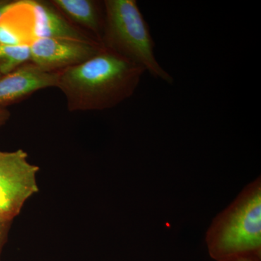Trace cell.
I'll list each match as a JSON object with an SVG mask.
<instances>
[{
	"label": "cell",
	"instance_id": "11",
	"mask_svg": "<svg viewBox=\"0 0 261 261\" xmlns=\"http://www.w3.org/2000/svg\"><path fill=\"white\" fill-rule=\"evenodd\" d=\"M10 116H11V113L7 108L0 109V127L4 126L10 119Z\"/></svg>",
	"mask_w": 261,
	"mask_h": 261
},
{
	"label": "cell",
	"instance_id": "13",
	"mask_svg": "<svg viewBox=\"0 0 261 261\" xmlns=\"http://www.w3.org/2000/svg\"><path fill=\"white\" fill-rule=\"evenodd\" d=\"M11 3L12 1L10 0H0V18Z\"/></svg>",
	"mask_w": 261,
	"mask_h": 261
},
{
	"label": "cell",
	"instance_id": "5",
	"mask_svg": "<svg viewBox=\"0 0 261 261\" xmlns=\"http://www.w3.org/2000/svg\"><path fill=\"white\" fill-rule=\"evenodd\" d=\"M30 47V63L46 72H58L84 63L104 49L99 41L41 38Z\"/></svg>",
	"mask_w": 261,
	"mask_h": 261
},
{
	"label": "cell",
	"instance_id": "9",
	"mask_svg": "<svg viewBox=\"0 0 261 261\" xmlns=\"http://www.w3.org/2000/svg\"><path fill=\"white\" fill-rule=\"evenodd\" d=\"M29 45H5L0 44V75L9 74L19 67L30 63Z\"/></svg>",
	"mask_w": 261,
	"mask_h": 261
},
{
	"label": "cell",
	"instance_id": "6",
	"mask_svg": "<svg viewBox=\"0 0 261 261\" xmlns=\"http://www.w3.org/2000/svg\"><path fill=\"white\" fill-rule=\"evenodd\" d=\"M58 72H46L31 63L0 78V109L20 102L42 89L56 87Z\"/></svg>",
	"mask_w": 261,
	"mask_h": 261
},
{
	"label": "cell",
	"instance_id": "7",
	"mask_svg": "<svg viewBox=\"0 0 261 261\" xmlns=\"http://www.w3.org/2000/svg\"><path fill=\"white\" fill-rule=\"evenodd\" d=\"M27 3L32 42L41 38L99 41L75 27L50 3L34 0H27Z\"/></svg>",
	"mask_w": 261,
	"mask_h": 261
},
{
	"label": "cell",
	"instance_id": "14",
	"mask_svg": "<svg viewBox=\"0 0 261 261\" xmlns=\"http://www.w3.org/2000/svg\"><path fill=\"white\" fill-rule=\"evenodd\" d=\"M2 76H3V75H0V78H1Z\"/></svg>",
	"mask_w": 261,
	"mask_h": 261
},
{
	"label": "cell",
	"instance_id": "3",
	"mask_svg": "<svg viewBox=\"0 0 261 261\" xmlns=\"http://www.w3.org/2000/svg\"><path fill=\"white\" fill-rule=\"evenodd\" d=\"M103 5V47L139 65L154 78L173 84L172 75L156 58L154 40L137 2L106 0Z\"/></svg>",
	"mask_w": 261,
	"mask_h": 261
},
{
	"label": "cell",
	"instance_id": "12",
	"mask_svg": "<svg viewBox=\"0 0 261 261\" xmlns=\"http://www.w3.org/2000/svg\"><path fill=\"white\" fill-rule=\"evenodd\" d=\"M261 257L256 255H246V256H240L234 257L227 261H260Z\"/></svg>",
	"mask_w": 261,
	"mask_h": 261
},
{
	"label": "cell",
	"instance_id": "10",
	"mask_svg": "<svg viewBox=\"0 0 261 261\" xmlns=\"http://www.w3.org/2000/svg\"><path fill=\"white\" fill-rule=\"evenodd\" d=\"M10 223L11 222L5 221V220L0 218V257H1L3 247L6 243L7 238H8Z\"/></svg>",
	"mask_w": 261,
	"mask_h": 261
},
{
	"label": "cell",
	"instance_id": "2",
	"mask_svg": "<svg viewBox=\"0 0 261 261\" xmlns=\"http://www.w3.org/2000/svg\"><path fill=\"white\" fill-rule=\"evenodd\" d=\"M209 255L216 261L256 255L261 257V180L245 187L220 213L206 233Z\"/></svg>",
	"mask_w": 261,
	"mask_h": 261
},
{
	"label": "cell",
	"instance_id": "4",
	"mask_svg": "<svg viewBox=\"0 0 261 261\" xmlns=\"http://www.w3.org/2000/svg\"><path fill=\"white\" fill-rule=\"evenodd\" d=\"M39 171L23 149L0 151V218L12 222L25 202L37 193Z\"/></svg>",
	"mask_w": 261,
	"mask_h": 261
},
{
	"label": "cell",
	"instance_id": "8",
	"mask_svg": "<svg viewBox=\"0 0 261 261\" xmlns=\"http://www.w3.org/2000/svg\"><path fill=\"white\" fill-rule=\"evenodd\" d=\"M61 14L92 34L101 42L105 10L102 3L93 0H51L49 2ZM102 43V42H101Z\"/></svg>",
	"mask_w": 261,
	"mask_h": 261
},
{
	"label": "cell",
	"instance_id": "1",
	"mask_svg": "<svg viewBox=\"0 0 261 261\" xmlns=\"http://www.w3.org/2000/svg\"><path fill=\"white\" fill-rule=\"evenodd\" d=\"M145 70L104 49L84 63L58 71L57 88L70 112L111 109L132 97Z\"/></svg>",
	"mask_w": 261,
	"mask_h": 261
}]
</instances>
